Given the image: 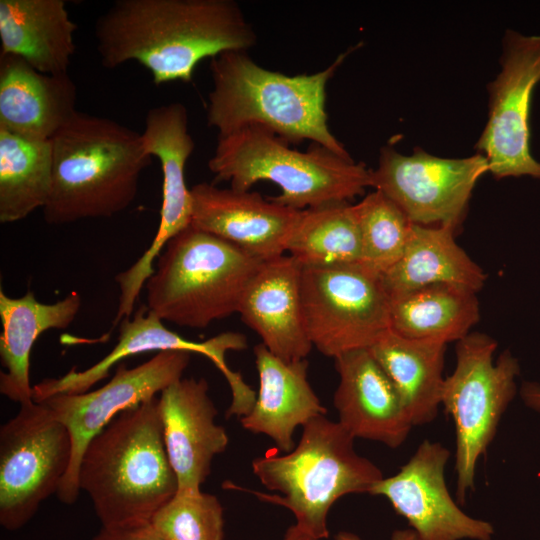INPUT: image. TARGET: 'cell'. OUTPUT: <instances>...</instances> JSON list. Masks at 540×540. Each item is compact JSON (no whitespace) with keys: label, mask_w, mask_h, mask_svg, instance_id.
Here are the masks:
<instances>
[{"label":"cell","mask_w":540,"mask_h":540,"mask_svg":"<svg viewBox=\"0 0 540 540\" xmlns=\"http://www.w3.org/2000/svg\"><path fill=\"white\" fill-rule=\"evenodd\" d=\"M282 540H320V539H317L309 535L308 533L300 529L296 524H293L287 528Z\"/></svg>","instance_id":"e575fe53"},{"label":"cell","mask_w":540,"mask_h":540,"mask_svg":"<svg viewBox=\"0 0 540 540\" xmlns=\"http://www.w3.org/2000/svg\"><path fill=\"white\" fill-rule=\"evenodd\" d=\"M369 349L394 384L413 425L432 422L441 405L446 344L388 330Z\"/></svg>","instance_id":"484cf974"},{"label":"cell","mask_w":540,"mask_h":540,"mask_svg":"<svg viewBox=\"0 0 540 540\" xmlns=\"http://www.w3.org/2000/svg\"><path fill=\"white\" fill-rule=\"evenodd\" d=\"M50 141L0 129V222L13 223L43 208L52 186Z\"/></svg>","instance_id":"f1b7e54d"},{"label":"cell","mask_w":540,"mask_h":540,"mask_svg":"<svg viewBox=\"0 0 540 540\" xmlns=\"http://www.w3.org/2000/svg\"><path fill=\"white\" fill-rule=\"evenodd\" d=\"M339 383L333 396L339 424L355 439L398 448L407 439L412 420L384 369L370 349L334 359Z\"/></svg>","instance_id":"d6986e66"},{"label":"cell","mask_w":540,"mask_h":540,"mask_svg":"<svg viewBox=\"0 0 540 540\" xmlns=\"http://www.w3.org/2000/svg\"><path fill=\"white\" fill-rule=\"evenodd\" d=\"M302 268L288 254L264 261L245 289L238 310L261 343L286 362L306 359L313 348L302 307Z\"/></svg>","instance_id":"ffe728a7"},{"label":"cell","mask_w":540,"mask_h":540,"mask_svg":"<svg viewBox=\"0 0 540 540\" xmlns=\"http://www.w3.org/2000/svg\"><path fill=\"white\" fill-rule=\"evenodd\" d=\"M499 63V73L487 85V122L476 150L496 179H540V162L530 146L531 102L540 83V34L506 30Z\"/></svg>","instance_id":"8fae6325"},{"label":"cell","mask_w":540,"mask_h":540,"mask_svg":"<svg viewBox=\"0 0 540 540\" xmlns=\"http://www.w3.org/2000/svg\"><path fill=\"white\" fill-rule=\"evenodd\" d=\"M520 394L527 407L540 412V384L539 383L524 382L521 387Z\"/></svg>","instance_id":"d6a6232c"},{"label":"cell","mask_w":540,"mask_h":540,"mask_svg":"<svg viewBox=\"0 0 540 540\" xmlns=\"http://www.w3.org/2000/svg\"><path fill=\"white\" fill-rule=\"evenodd\" d=\"M78 480L102 527L150 523L178 491L158 397L121 412L88 443Z\"/></svg>","instance_id":"7a4b0ae2"},{"label":"cell","mask_w":540,"mask_h":540,"mask_svg":"<svg viewBox=\"0 0 540 540\" xmlns=\"http://www.w3.org/2000/svg\"><path fill=\"white\" fill-rule=\"evenodd\" d=\"M81 297L72 291L52 304L38 301L28 290L20 298H11L0 290V358L6 369L0 374V392L8 399L24 404L33 400L30 385V354L38 337L49 329H66L76 318Z\"/></svg>","instance_id":"603a6c76"},{"label":"cell","mask_w":540,"mask_h":540,"mask_svg":"<svg viewBox=\"0 0 540 540\" xmlns=\"http://www.w3.org/2000/svg\"><path fill=\"white\" fill-rule=\"evenodd\" d=\"M362 243L361 263L382 275L401 258L412 222L378 190L354 204Z\"/></svg>","instance_id":"f546056e"},{"label":"cell","mask_w":540,"mask_h":540,"mask_svg":"<svg viewBox=\"0 0 540 540\" xmlns=\"http://www.w3.org/2000/svg\"><path fill=\"white\" fill-rule=\"evenodd\" d=\"M72 460L67 427L43 403L20 404L0 428V523L22 528L57 493Z\"/></svg>","instance_id":"30bf717a"},{"label":"cell","mask_w":540,"mask_h":540,"mask_svg":"<svg viewBox=\"0 0 540 540\" xmlns=\"http://www.w3.org/2000/svg\"><path fill=\"white\" fill-rule=\"evenodd\" d=\"M76 29L63 0H0V53L41 73L68 74Z\"/></svg>","instance_id":"cb8c5ba5"},{"label":"cell","mask_w":540,"mask_h":540,"mask_svg":"<svg viewBox=\"0 0 540 540\" xmlns=\"http://www.w3.org/2000/svg\"><path fill=\"white\" fill-rule=\"evenodd\" d=\"M450 226L412 223L401 258L381 275L389 298L432 284H451L478 292L486 274L461 248Z\"/></svg>","instance_id":"d4e9b609"},{"label":"cell","mask_w":540,"mask_h":540,"mask_svg":"<svg viewBox=\"0 0 540 540\" xmlns=\"http://www.w3.org/2000/svg\"><path fill=\"white\" fill-rule=\"evenodd\" d=\"M208 168L216 181L230 182L236 190L273 182L281 193L268 198L296 210L349 202L372 187V170L364 163L316 143L304 152L292 149L272 130L255 124L218 135Z\"/></svg>","instance_id":"8992f818"},{"label":"cell","mask_w":540,"mask_h":540,"mask_svg":"<svg viewBox=\"0 0 540 540\" xmlns=\"http://www.w3.org/2000/svg\"><path fill=\"white\" fill-rule=\"evenodd\" d=\"M190 359L187 351H161L133 368L119 364L111 380L99 389L37 401L46 405L71 435V464L56 493L60 501L73 504L78 498L79 466L88 443L118 414L156 397L180 380Z\"/></svg>","instance_id":"7c38bea8"},{"label":"cell","mask_w":540,"mask_h":540,"mask_svg":"<svg viewBox=\"0 0 540 540\" xmlns=\"http://www.w3.org/2000/svg\"><path fill=\"white\" fill-rule=\"evenodd\" d=\"M293 450L255 458L252 471L269 490H248L260 500L288 509L295 524L309 535L329 537L327 518L343 496L371 494L384 478L382 471L354 449L355 438L325 415L305 424Z\"/></svg>","instance_id":"5b68a950"},{"label":"cell","mask_w":540,"mask_h":540,"mask_svg":"<svg viewBox=\"0 0 540 540\" xmlns=\"http://www.w3.org/2000/svg\"><path fill=\"white\" fill-rule=\"evenodd\" d=\"M350 51L313 74L287 75L258 65L247 51H225L213 57V88L207 124L218 135L248 125H262L290 144L305 140L351 157L328 126L326 87Z\"/></svg>","instance_id":"3957f363"},{"label":"cell","mask_w":540,"mask_h":540,"mask_svg":"<svg viewBox=\"0 0 540 540\" xmlns=\"http://www.w3.org/2000/svg\"><path fill=\"white\" fill-rule=\"evenodd\" d=\"M496 348L491 336L470 332L456 342V365L444 381L441 405L455 426L456 497L461 504L474 489L478 460L517 391L519 362L509 350L494 361Z\"/></svg>","instance_id":"ba28073f"},{"label":"cell","mask_w":540,"mask_h":540,"mask_svg":"<svg viewBox=\"0 0 540 540\" xmlns=\"http://www.w3.org/2000/svg\"><path fill=\"white\" fill-rule=\"evenodd\" d=\"M95 38L104 67L137 61L156 85L190 82L203 59L257 42L233 0H117L97 19Z\"/></svg>","instance_id":"6da1fadb"},{"label":"cell","mask_w":540,"mask_h":540,"mask_svg":"<svg viewBox=\"0 0 540 540\" xmlns=\"http://www.w3.org/2000/svg\"><path fill=\"white\" fill-rule=\"evenodd\" d=\"M204 378H181L158 397L163 437L178 491L201 490L213 458L223 453L229 437L215 421L217 409Z\"/></svg>","instance_id":"ac0fdd59"},{"label":"cell","mask_w":540,"mask_h":540,"mask_svg":"<svg viewBox=\"0 0 540 540\" xmlns=\"http://www.w3.org/2000/svg\"><path fill=\"white\" fill-rule=\"evenodd\" d=\"M301 297L309 339L327 357L369 349L390 330L381 275L362 263L303 267Z\"/></svg>","instance_id":"9c48e42d"},{"label":"cell","mask_w":540,"mask_h":540,"mask_svg":"<svg viewBox=\"0 0 540 540\" xmlns=\"http://www.w3.org/2000/svg\"><path fill=\"white\" fill-rule=\"evenodd\" d=\"M335 540H362L358 535L347 532V531H340L338 532L335 537ZM390 540H419V537L417 533L412 528H406V529H398L395 530Z\"/></svg>","instance_id":"836d02e7"},{"label":"cell","mask_w":540,"mask_h":540,"mask_svg":"<svg viewBox=\"0 0 540 540\" xmlns=\"http://www.w3.org/2000/svg\"><path fill=\"white\" fill-rule=\"evenodd\" d=\"M163 540H223V507L215 495L177 491L152 517Z\"/></svg>","instance_id":"4dcf8cb0"},{"label":"cell","mask_w":540,"mask_h":540,"mask_svg":"<svg viewBox=\"0 0 540 540\" xmlns=\"http://www.w3.org/2000/svg\"><path fill=\"white\" fill-rule=\"evenodd\" d=\"M259 388L251 411L240 418L242 427L272 439L276 449L288 453L295 447L294 433L316 417L326 415L308 378L306 359L286 362L262 343L254 347Z\"/></svg>","instance_id":"7402d4cb"},{"label":"cell","mask_w":540,"mask_h":540,"mask_svg":"<svg viewBox=\"0 0 540 540\" xmlns=\"http://www.w3.org/2000/svg\"><path fill=\"white\" fill-rule=\"evenodd\" d=\"M263 262L190 224L158 256L145 283L146 306L163 322L206 328L238 313L244 291Z\"/></svg>","instance_id":"52a82bcc"},{"label":"cell","mask_w":540,"mask_h":540,"mask_svg":"<svg viewBox=\"0 0 540 540\" xmlns=\"http://www.w3.org/2000/svg\"><path fill=\"white\" fill-rule=\"evenodd\" d=\"M477 292L432 284L390 298V330L414 340L458 342L480 319Z\"/></svg>","instance_id":"4316f807"},{"label":"cell","mask_w":540,"mask_h":540,"mask_svg":"<svg viewBox=\"0 0 540 540\" xmlns=\"http://www.w3.org/2000/svg\"><path fill=\"white\" fill-rule=\"evenodd\" d=\"M285 253L302 267L361 263V234L354 205L331 202L301 210Z\"/></svg>","instance_id":"83f0119b"},{"label":"cell","mask_w":540,"mask_h":540,"mask_svg":"<svg viewBox=\"0 0 540 540\" xmlns=\"http://www.w3.org/2000/svg\"><path fill=\"white\" fill-rule=\"evenodd\" d=\"M141 137L146 152L161 164L162 204L159 227L150 246L132 266L115 276L120 288L119 309L123 312L134 310L143 286L154 273V261L192 220V199L184 170L195 143L186 107L174 102L149 109Z\"/></svg>","instance_id":"5bb4252c"},{"label":"cell","mask_w":540,"mask_h":540,"mask_svg":"<svg viewBox=\"0 0 540 540\" xmlns=\"http://www.w3.org/2000/svg\"><path fill=\"white\" fill-rule=\"evenodd\" d=\"M191 225L267 261L285 253L301 210L273 202L254 191L219 188L202 182L190 188Z\"/></svg>","instance_id":"e0dca14e"},{"label":"cell","mask_w":540,"mask_h":540,"mask_svg":"<svg viewBox=\"0 0 540 540\" xmlns=\"http://www.w3.org/2000/svg\"><path fill=\"white\" fill-rule=\"evenodd\" d=\"M92 540H163L153 529L150 523L121 526L102 527Z\"/></svg>","instance_id":"1f68e13d"},{"label":"cell","mask_w":540,"mask_h":540,"mask_svg":"<svg viewBox=\"0 0 540 540\" xmlns=\"http://www.w3.org/2000/svg\"><path fill=\"white\" fill-rule=\"evenodd\" d=\"M246 336L239 332H223L203 342L191 341L168 329L146 305L132 318L121 321L118 342L103 359L83 371L72 368L59 378H47L33 386V400L41 401L56 394H79L90 390L109 375L110 369L130 356L152 351H187L204 355L223 374L232 394V402L245 404L254 391L241 374L226 363V353L247 349Z\"/></svg>","instance_id":"2e32d148"},{"label":"cell","mask_w":540,"mask_h":540,"mask_svg":"<svg viewBox=\"0 0 540 540\" xmlns=\"http://www.w3.org/2000/svg\"><path fill=\"white\" fill-rule=\"evenodd\" d=\"M68 74H44L24 59L0 53V129L50 141L77 112Z\"/></svg>","instance_id":"44dd1931"},{"label":"cell","mask_w":540,"mask_h":540,"mask_svg":"<svg viewBox=\"0 0 540 540\" xmlns=\"http://www.w3.org/2000/svg\"><path fill=\"white\" fill-rule=\"evenodd\" d=\"M486 172L487 160L479 153L454 159L420 148L403 155L385 146L371 176L372 187L390 198L412 223L456 229L475 184Z\"/></svg>","instance_id":"4fadbf2b"},{"label":"cell","mask_w":540,"mask_h":540,"mask_svg":"<svg viewBox=\"0 0 540 540\" xmlns=\"http://www.w3.org/2000/svg\"><path fill=\"white\" fill-rule=\"evenodd\" d=\"M450 451L423 441L393 476L383 478L370 495L385 497L419 540H491V523L467 515L452 499L445 482Z\"/></svg>","instance_id":"9a60e30c"},{"label":"cell","mask_w":540,"mask_h":540,"mask_svg":"<svg viewBox=\"0 0 540 540\" xmlns=\"http://www.w3.org/2000/svg\"><path fill=\"white\" fill-rule=\"evenodd\" d=\"M52 186L42 208L48 224L112 217L134 201L152 163L141 133L77 111L50 140Z\"/></svg>","instance_id":"277c9868"}]
</instances>
